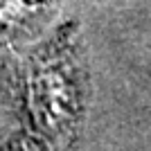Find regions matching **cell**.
Instances as JSON below:
<instances>
[{
    "mask_svg": "<svg viewBox=\"0 0 151 151\" xmlns=\"http://www.w3.org/2000/svg\"><path fill=\"white\" fill-rule=\"evenodd\" d=\"M0 151H43V147L29 138H14L0 147Z\"/></svg>",
    "mask_w": 151,
    "mask_h": 151,
    "instance_id": "3957f363",
    "label": "cell"
},
{
    "mask_svg": "<svg viewBox=\"0 0 151 151\" xmlns=\"http://www.w3.org/2000/svg\"><path fill=\"white\" fill-rule=\"evenodd\" d=\"M25 101L38 133L52 145H68L86 111V75L68 38L38 50L29 59Z\"/></svg>",
    "mask_w": 151,
    "mask_h": 151,
    "instance_id": "6da1fadb",
    "label": "cell"
},
{
    "mask_svg": "<svg viewBox=\"0 0 151 151\" xmlns=\"http://www.w3.org/2000/svg\"><path fill=\"white\" fill-rule=\"evenodd\" d=\"M54 0H0V34L12 32L36 14L45 12Z\"/></svg>",
    "mask_w": 151,
    "mask_h": 151,
    "instance_id": "7a4b0ae2",
    "label": "cell"
}]
</instances>
